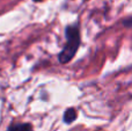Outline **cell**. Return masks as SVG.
<instances>
[{
	"label": "cell",
	"mask_w": 132,
	"mask_h": 131,
	"mask_svg": "<svg viewBox=\"0 0 132 131\" xmlns=\"http://www.w3.org/2000/svg\"><path fill=\"white\" fill-rule=\"evenodd\" d=\"M66 43L62 52L58 55V59L62 64L71 62L72 58L75 56L78 48L80 45V29L78 24L68 26L66 28Z\"/></svg>",
	"instance_id": "6da1fadb"
},
{
	"label": "cell",
	"mask_w": 132,
	"mask_h": 131,
	"mask_svg": "<svg viewBox=\"0 0 132 131\" xmlns=\"http://www.w3.org/2000/svg\"><path fill=\"white\" fill-rule=\"evenodd\" d=\"M123 23L125 26H128V27H132V18H130L129 20H126V21H124Z\"/></svg>",
	"instance_id": "277c9868"
},
{
	"label": "cell",
	"mask_w": 132,
	"mask_h": 131,
	"mask_svg": "<svg viewBox=\"0 0 132 131\" xmlns=\"http://www.w3.org/2000/svg\"><path fill=\"white\" fill-rule=\"evenodd\" d=\"M34 1H43V0H34Z\"/></svg>",
	"instance_id": "5b68a950"
},
{
	"label": "cell",
	"mask_w": 132,
	"mask_h": 131,
	"mask_svg": "<svg viewBox=\"0 0 132 131\" xmlns=\"http://www.w3.org/2000/svg\"><path fill=\"white\" fill-rule=\"evenodd\" d=\"M8 131H32V128L29 123H21V124L12 125Z\"/></svg>",
	"instance_id": "7a4b0ae2"
},
{
	"label": "cell",
	"mask_w": 132,
	"mask_h": 131,
	"mask_svg": "<svg viewBox=\"0 0 132 131\" xmlns=\"http://www.w3.org/2000/svg\"><path fill=\"white\" fill-rule=\"evenodd\" d=\"M75 118H77V111H75V109L70 108L65 111V114H64V122L65 123H72Z\"/></svg>",
	"instance_id": "3957f363"
}]
</instances>
